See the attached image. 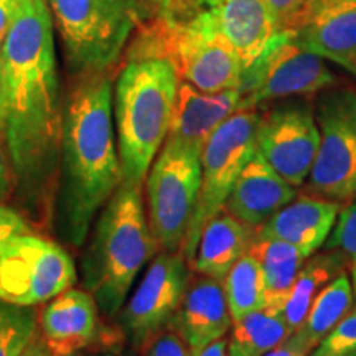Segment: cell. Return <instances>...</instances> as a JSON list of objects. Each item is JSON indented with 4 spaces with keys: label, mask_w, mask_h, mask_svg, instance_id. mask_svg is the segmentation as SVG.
<instances>
[{
    "label": "cell",
    "mask_w": 356,
    "mask_h": 356,
    "mask_svg": "<svg viewBox=\"0 0 356 356\" xmlns=\"http://www.w3.org/2000/svg\"><path fill=\"white\" fill-rule=\"evenodd\" d=\"M53 19L47 0H19L2 43L3 136L13 184L33 216L56 188L63 111Z\"/></svg>",
    "instance_id": "obj_1"
},
{
    "label": "cell",
    "mask_w": 356,
    "mask_h": 356,
    "mask_svg": "<svg viewBox=\"0 0 356 356\" xmlns=\"http://www.w3.org/2000/svg\"><path fill=\"white\" fill-rule=\"evenodd\" d=\"M122 181L108 71L84 74L66 101L56 177L55 228L83 248L91 225Z\"/></svg>",
    "instance_id": "obj_2"
},
{
    "label": "cell",
    "mask_w": 356,
    "mask_h": 356,
    "mask_svg": "<svg viewBox=\"0 0 356 356\" xmlns=\"http://www.w3.org/2000/svg\"><path fill=\"white\" fill-rule=\"evenodd\" d=\"M180 78L170 60L129 55L114 92L122 181L142 186L165 142Z\"/></svg>",
    "instance_id": "obj_3"
},
{
    "label": "cell",
    "mask_w": 356,
    "mask_h": 356,
    "mask_svg": "<svg viewBox=\"0 0 356 356\" xmlns=\"http://www.w3.org/2000/svg\"><path fill=\"white\" fill-rule=\"evenodd\" d=\"M155 248L140 186L121 181L99 211L81 262L83 286L102 314L115 317L121 312Z\"/></svg>",
    "instance_id": "obj_4"
},
{
    "label": "cell",
    "mask_w": 356,
    "mask_h": 356,
    "mask_svg": "<svg viewBox=\"0 0 356 356\" xmlns=\"http://www.w3.org/2000/svg\"><path fill=\"white\" fill-rule=\"evenodd\" d=\"M131 55L167 58L180 81L203 92L238 89L244 71L241 60L203 6L180 15L160 12L159 19L137 37Z\"/></svg>",
    "instance_id": "obj_5"
},
{
    "label": "cell",
    "mask_w": 356,
    "mask_h": 356,
    "mask_svg": "<svg viewBox=\"0 0 356 356\" xmlns=\"http://www.w3.org/2000/svg\"><path fill=\"white\" fill-rule=\"evenodd\" d=\"M74 74L104 73L144 17L139 0H47Z\"/></svg>",
    "instance_id": "obj_6"
},
{
    "label": "cell",
    "mask_w": 356,
    "mask_h": 356,
    "mask_svg": "<svg viewBox=\"0 0 356 356\" xmlns=\"http://www.w3.org/2000/svg\"><path fill=\"white\" fill-rule=\"evenodd\" d=\"M202 186V149L165 139L147 173L149 226L155 246L180 252Z\"/></svg>",
    "instance_id": "obj_7"
},
{
    "label": "cell",
    "mask_w": 356,
    "mask_h": 356,
    "mask_svg": "<svg viewBox=\"0 0 356 356\" xmlns=\"http://www.w3.org/2000/svg\"><path fill=\"white\" fill-rule=\"evenodd\" d=\"M257 109H239L231 114L203 145L202 186L197 208L181 244V254L191 264L200 234L208 221L222 211L243 168L256 154Z\"/></svg>",
    "instance_id": "obj_8"
},
{
    "label": "cell",
    "mask_w": 356,
    "mask_h": 356,
    "mask_svg": "<svg viewBox=\"0 0 356 356\" xmlns=\"http://www.w3.org/2000/svg\"><path fill=\"white\" fill-rule=\"evenodd\" d=\"M315 118L320 144L305 191L348 203L356 198V88L333 86L318 92Z\"/></svg>",
    "instance_id": "obj_9"
},
{
    "label": "cell",
    "mask_w": 356,
    "mask_h": 356,
    "mask_svg": "<svg viewBox=\"0 0 356 356\" xmlns=\"http://www.w3.org/2000/svg\"><path fill=\"white\" fill-rule=\"evenodd\" d=\"M338 84L323 58L305 50L296 37L279 32L264 53L243 71L241 109H257L274 101L317 95Z\"/></svg>",
    "instance_id": "obj_10"
},
{
    "label": "cell",
    "mask_w": 356,
    "mask_h": 356,
    "mask_svg": "<svg viewBox=\"0 0 356 356\" xmlns=\"http://www.w3.org/2000/svg\"><path fill=\"white\" fill-rule=\"evenodd\" d=\"M76 282L71 256L56 243L24 233L8 239L0 252V300L35 307Z\"/></svg>",
    "instance_id": "obj_11"
},
{
    "label": "cell",
    "mask_w": 356,
    "mask_h": 356,
    "mask_svg": "<svg viewBox=\"0 0 356 356\" xmlns=\"http://www.w3.org/2000/svg\"><path fill=\"white\" fill-rule=\"evenodd\" d=\"M320 144L315 106L305 97H289L259 114L256 149L284 180L299 188L314 167Z\"/></svg>",
    "instance_id": "obj_12"
},
{
    "label": "cell",
    "mask_w": 356,
    "mask_h": 356,
    "mask_svg": "<svg viewBox=\"0 0 356 356\" xmlns=\"http://www.w3.org/2000/svg\"><path fill=\"white\" fill-rule=\"evenodd\" d=\"M188 280V266L181 252L163 251L150 262L139 286L119 312V323L134 343L144 345L167 327L184 299Z\"/></svg>",
    "instance_id": "obj_13"
},
{
    "label": "cell",
    "mask_w": 356,
    "mask_h": 356,
    "mask_svg": "<svg viewBox=\"0 0 356 356\" xmlns=\"http://www.w3.org/2000/svg\"><path fill=\"white\" fill-rule=\"evenodd\" d=\"M284 32L356 76V0H307Z\"/></svg>",
    "instance_id": "obj_14"
},
{
    "label": "cell",
    "mask_w": 356,
    "mask_h": 356,
    "mask_svg": "<svg viewBox=\"0 0 356 356\" xmlns=\"http://www.w3.org/2000/svg\"><path fill=\"white\" fill-rule=\"evenodd\" d=\"M193 355L225 338L233 327L222 280L200 275L188 280L180 305L168 322Z\"/></svg>",
    "instance_id": "obj_15"
},
{
    "label": "cell",
    "mask_w": 356,
    "mask_h": 356,
    "mask_svg": "<svg viewBox=\"0 0 356 356\" xmlns=\"http://www.w3.org/2000/svg\"><path fill=\"white\" fill-rule=\"evenodd\" d=\"M213 24L246 70L277 37L275 20L264 0H200Z\"/></svg>",
    "instance_id": "obj_16"
},
{
    "label": "cell",
    "mask_w": 356,
    "mask_h": 356,
    "mask_svg": "<svg viewBox=\"0 0 356 356\" xmlns=\"http://www.w3.org/2000/svg\"><path fill=\"white\" fill-rule=\"evenodd\" d=\"M297 195L296 186L284 180L256 150L236 180L222 211L257 229Z\"/></svg>",
    "instance_id": "obj_17"
},
{
    "label": "cell",
    "mask_w": 356,
    "mask_h": 356,
    "mask_svg": "<svg viewBox=\"0 0 356 356\" xmlns=\"http://www.w3.org/2000/svg\"><path fill=\"white\" fill-rule=\"evenodd\" d=\"M341 203L315 195H300L256 229V238L293 244L307 256L318 251L333 229Z\"/></svg>",
    "instance_id": "obj_18"
},
{
    "label": "cell",
    "mask_w": 356,
    "mask_h": 356,
    "mask_svg": "<svg viewBox=\"0 0 356 356\" xmlns=\"http://www.w3.org/2000/svg\"><path fill=\"white\" fill-rule=\"evenodd\" d=\"M239 109H241L239 89L203 92L188 83L180 81L167 139L203 150V145L210 139L211 134Z\"/></svg>",
    "instance_id": "obj_19"
},
{
    "label": "cell",
    "mask_w": 356,
    "mask_h": 356,
    "mask_svg": "<svg viewBox=\"0 0 356 356\" xmlns=\"http://www.w3.org/2000/svg\"><path fill=\"white\" fill-rule=\"evenodd\" d=\"M42 338L53 356H70L91 343L97 332V304L89 292L68 289L44 307Z\"/></svg>",
    "instance_id": "obj_20"
},
{
    "label": "cell",
    "mask_w": 356,
    "mask_h": 356,
    "mask_svg": "<svg viewBox=\"0 0 356 356\" xmlns=\"http://www.w3.org/2000/svg\"><path fill=\"white\" fill-rule=\"evenodd\" d=\"M254 239L256 228L220 211L204 225L190 266L200 275L222 280L231 267L248 254Z\"/></svg>",
    "instance_id": "obj_21"
},
{
    "label": "cell",
    "mask_w": 356,
    "mask_h": 356,
    "mask_svg": "<svg viewBox=\"0 0 356 356\" xmlns=\"http://www.w3.org/2000/svg\"><path fill=\"white\" fill-rule=\"evenodd\" d=\"M249 252L259 261L264 274V310L282 315L293 280L309 256L293 244L267 238H256Z\"/></svg>",
    "instance_id": "obj_22"
},
{
    "label": "cell",
    "mask_w": 356,
    "mask_h": 356,
    "mask_svg": "<svg viewBox=\"0 0 356 356\" xmlns=\"http://www.w3.org/2000/svg\"><path fill=\"white\" fill-rule=\"evenodd\" d=\"M345 266H348V262L338 251L320 252L307 257L293 280L286 307L282 310V318L289 330L292 333L299 330L317 293L338 274L343 273Z\"/></svg>",
    "instance_id": "obj_23"
},
{
    "label": "cell",
    "mask_w": 356,
    "mask_h": 356,
    "mask_svg": "<svg viewBox=\"0 0 356 356\" xmlns=\"http://www.w3.org/2000/svg\"><path fill=\"white\" fill-rule=\"evenodd\" d=\"M353 302V284L350 274L343 270L317 293L307 312L304 323L296 332H299L315 350V346L330 333L332 328L350 314Z\"/></svg>",
    "instance_id": "obj_24"
},
{
    "label": "cell",
    "mask_w": 356,
    "mask_h": 356,
    "mask_svg": "<svg viewBox=\"0 0 356 356\" xmlns=\"http://www.w3.org/2000/svg\"><path fill=\"white\" fill-rule=\"evenodd\" d=\"M291 333L282 315L264 309L252 312L233 322L226 341V356H264Z\"/></svg>",
    "instance_id": "obj_25"
},
{
    "label": "cell",
    "mask_w": 356,
    "mask_h": 356,
    "mask_svg": "<svg viewBox=\"0 0 356 356\" xmlns=\"http://www.w3.org/2000/svg\"><path fill=\"white\" fill-rule=\"evenodd\" d=\"M222 287L233 322L266 307L264 274L259 261L251 252L231 267L222 279Z\"/></svg>",
    "instance_id": "obj_26"
},
{
    "label": "cell",
    "mask_w": 356,
    "mask_h": 356,
    "mask_svg": "<svg viewBox=\"0 0 356 356\" xmlns=\"http://www.w3.org/2000/svg\"><path fill=\"white\" fill-rule=\"evenodd\" d=\"M37 327L33 307L0 300V356H19L37 337Z\"/></svg>",
    "instance_id": "obj_27"
},
{
    "label": "cell",
    "mask_w": 356,
    "mask_h": 356,
    "mask_svg": "<svg viewBox=\"0 0 356 356\" xmlns=\"http://www.w3.org/2000/svg\"><path fill=\"white\" fill-rule=\"evenodd\" d=\"M325 246L343 254L350 270L356 269V198L341 207L330 239L325 241Z\"/></svg>",
    "instance_id": "obj_28"
},
{
    "label": "cell",
    "mask_w": 356,
    "mask_h": 356,
    "mask_svg": "<svg viewBox=\"0 0 356 356\" xmlns=\"http://www.w3.org/2000/svg\"><path fill=\"white\" fill-rule=\"evenodd\" d=\"M356 351V309L338 322L310 356H338Z\"/></svg>",
    "instance_id": "obj_29"
},
{
    "label": "cell",
    "mask_w": 356,
    "mask_h": 356,
    "mask_svg": "<svg viewBox=\"0 0 356 356\" xmlns=\"http://www.w3.org/2000/svg\"><path fill=\"white\" fill-rule=\"evenodd\" d=\"M144 345H147L145 356H193L186 341L168 325L150 337Z\"/></svg>",
    "instance_id": "obj_30"
},
{
    "label": "cell",
    "mask_w": 356,
    "mask_h": 356,
    "mask_svg": "<svg viewBox=\"0 0 356 356\" xmlns=\"http://www.w3.org/2000/svg\"><path fill=\"white\" fill-rule=\"evenodd\" d=\"M24 233H30V228L24 218L20 216V213L0 204V252H2L8 239Z\"/></svg>",
    "instance_id": "obj_31"
},
{
    "label": "cell",
    "mask_w": 356,
    "mask_h": 356,
    "mask_svg": "<svg viewBox=\"0 0 356 356\" xmlns=\"http://www.w3.org/2000/svg\"><path fill=\"white\" fill-rule=\"evenodd\" d=\"M264 3L273 13L279 32H284L293 17L304 8L307 0H264Z\"/></svg>",
    "instance_id": "obj_32"
},
{
    "label": "cell",
    "mask_w": 356,
    "mask_h": 356,
    "mask_svg": "<svg viewBox=\"0 0 356 356\" xmlns=\"http://www.w3.org/2000/svg\"><path fill=\"white\" fill-rule=\"evenodd\" d=\"M310 351H314V348L309 345V341L299 332H293L282 343L267 351L264 356H307Z\"/></svg>",
    "instance_id": "obj_33"
},
{
    "label": "cell",
    "mask_w": 356,
    "mask_h": 356,
    "mask_svg": "<svg viewBox=\"0 0 356 356\" xmlns=\"http://www.w3.org/2000/svg\"><path fill=\"white\" fill-rule=\"evenodd\" d=\"M13 186V172L10 160H8L6 150H3L2 142H0V202L8 198V195L12 193Z\"/></svg>",
    "instance_id": "obj_34"
},
{
    "label": "cell",
    "mask_w": 356,
    "mask_h": 356,
    "mask_svg": "<svg viewBox=\"0 0 356 356\" xmlns=\"http://www.w3.org/2000/svg\"><path fill=\"white\" fill-rule=\"evenodd\" d=\"M19 0H0V44L6 40L8 30L13 24Z\"/></svg>",
    "instance_id": "obj_35"
},
{
    "label": "cell",
    "mask_w": 356,
    "mask_h": 356,
    "mask_svg": "<svg viewBox=\"0 0 356 356\" xmlns=\"http://www.w3.org/2000/svg\"><path fill=\"white\" fill-rule=\"evenodd\" d=\"M157 2L162 7V13L168 15H178L200 6V0H157Z\"/></svg>",
    "instance_id": "obj_36"
},
{
    "label": "cell",
    "mask_w": 356,
    "mask_h": 356,
    "mask_svg": "<svg viewBox=\"0 0 356 356\" xmlns=\"http://www.w3.org/2000/svg\"><path fill=\"white\" fill-rule=\"evenodd\" d=\"M19 356H53L48 345L44 343L42 337H35L29 345L25 346V350L22 351Z\"/></svg>",
    "instance_id": "obj_37"
},
{
    "label": "cell",
    "mask_w": 356,
    "mask_h": 356,
    "mask_svg": "<svg viewBox=\"0 0 356 356\" xmlns=\"http://www.w3.org/2000/svg\"><path fill=\"white\" fill-rule=\"evenodd\" d=\"M193 356H226V340L221 338V340L215 341V343L208 345L207 348H203L202 351H198L197 355Z\"/></svg>",
    "instance_id": "obj_38"
},
{
    "label": "cell",
    "mask_w": 356,
    "mask_h": 356,
    "mask_svg": "<svg viewBox=\"0 0 356 356\" xmlns=\"http://www.w3.org/2000/svg\"><path fill=\"white\" fill-rule=\"evenodd\" d=\"M3 113H6V101H3V53L0 44V132H3Z\"/></svg>",
    "instance_id": "obj_39"
},
{
    "label": "cell",
    "mask_w": 356,
    "mask_h": 356,
    "mask_svg": "<svg viewBox=\"0 0 356 356\" xmlns=\"http://www.w3.org/2000/svg\"><path fill=\"white\" fill-rule=\"evenodd\" d=\"M351 284H353V292H355V299H356V269L351 270Z\"/></svg>",
    "instance_id": "obj_40"
},
{
    "label": "cell",
    "mask_w": 356,
    "mask_h": 356,
    "mask_svg": "<svg viewBox=\"0 0 356 356\" xmlns=\"http://www.w3.org/2000/svg\"><path fill=\"white\" fill-rule=\"evenodd\" d=\"M338 356H356V351H351V353H345V355H338Z\"/></svg>",
    "instance_id": "obj_41"
},
{
    "label": "cell",
    "mask_w": 356,
    "mask_h": 356,
    "mask_svg": "<svg viewBox=\"0 0 356 356\" xmlns=\"http://www.w3.org/2000/svg\"><path fill=\"white\" fill-rule=\"evenodd\" d=\"M92 356H115V355H109V353H104V355H92Z\"/></svg>",
    "instance_id": "obj_42"
},
{
    "label": "cell",
    "mask_w": 356,
    "mask_h": 356,
    "mask_svg": "<svg viewBox=\"0 0 356 356\" xmlns=\"http://www.w3.org/2000/svg\"><path fill=\"white\" fill-rule=\"evenodd\" d=\"M70 356H78V355H76V353H74V355H70Z\"/></svg>",
    "instance_id": "obj_43"
}]
</instances>
